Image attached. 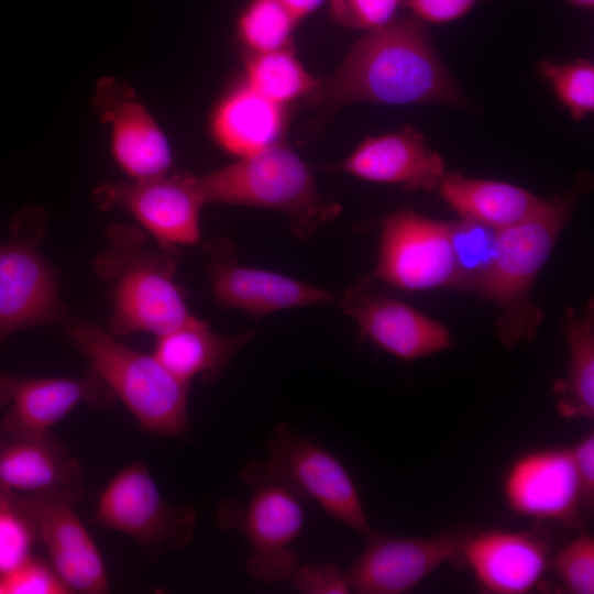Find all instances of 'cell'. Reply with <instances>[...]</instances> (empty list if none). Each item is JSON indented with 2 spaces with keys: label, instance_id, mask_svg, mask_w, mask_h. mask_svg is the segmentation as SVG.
Listing matches in <instances>:
<instances>
[{
  "label": "cell",
  "instance_id": "cell-22",
  "mask_svg": "<svg viewBox=\"0 0 594 594\" xmlns=\"http://www.w3.org/2000/svg\"><path fill=\"white\" fill-rule=\"evenodd\" d=\"M438 189L443 200L461 218L497 231L524 221L547 201L509 183L476 179L459 173L446 172Z\"/></svg>",
  "mask_w": 594,
  "mask_h": 594
},
{
  "label": "cell",
  "instance_id": "cell-34",
  "mask_svg": "<svg viewBox=\"0 0 594 594\" xmlns=\"http://www.w3.org/2000/svg\"><path fill=\"white\" fill-rule=\"evenodd\" d=\"M290 579L295 590L300 593H351L346 573L332 563L298 565Z\"/></svg>",
  "mask_w": 594,
  "mask_h": 594
},
{
  "label": "cell",
  "instance_id": "cell-25",
  "mask_svg": "<svg viewBox=\"0 0 594 594\" xmlns=\"http://www.w3.org/2000/svg\"><path fill=\"white\" fill-rule=\"evenodd\" d=\"M563 330L569 348L568 372L553 385L557 410L564 419L594 420V307L591 298L583 315L568 308Z\"/></svg>",
  "mask_w": 594,
  "mask_h": 594
},
{
  "label": "cell",
  "instance_id": "cell-33",
  "mask_svg": "<svg viewBox=\"0 0 594 594\" xmlns=\"http://www.w3.org/2000/svg\"><path fill=\"white\" fill-rule=\"evenodd\" d=\"M403 0H330V14L339 23L353 29L373 30L387 24Z\"/></svg>",
  "mask_w": 594,
  "mask_h": 594
},
{
  "label": "cell",
  "instance_id": "cell-19",
  "mask_svg": "<svg viewBox=\"0 0 594 594\" xmlns=\"http://www.w3.org/2000/svg\"><path fill=\"white\" fill-rule=\"evenodd\" d=\"M224 244L208 243L209 277L216 301L224 308L262 317L278 310L329 304L333 295L289 276L230 260Z\"/></svg>",
  "mask_w": 594,
  "mask_h": 594
},
{
  "label": "cell",
  "instance_id": "cell-7",
  "mask_svg": "<svg viewBox=\"0 0 594 594\" xmlns=\"http://www.w3.org/2000/svg\"><path fill=\"white\" fill-rule=\"evenodd\" d=\"M47 221L43 208L25 206L0 241V344L18 331L58 322L66 309L56 272L41 251Z\"/></svg>",
  "mask_w": 594,
  "mask_h": 594
},
{
  "label": "cell",
  "instance_id": "cell-37",
  "mask_svg": "<svg viewBox=\"0 0 594 594\" xmlns=\"http://www.w3.org/2000/svg\"><path fill=\"white\" fill-rule=\"evenodd\" d=\"M299 23L314 13L324 0H279Z\"/></svg>",
  "mask_w": 594,
  "mask_h": 594
},
{
  "label": "cell",
  "instance_id": "cell-18",
  "mask_svg": "<svg viewBox=\"0 0 594 594\" xmlns=\"http://www.w3.org/2000/svg\"><path fill=\"white\" fill-rule=\"evenodd\" d=\"M480 587L491 594H525L551 565L550 548L528 531L469 532L459 556Z\"/></svg>",
  "mask_w": 594,
  "mask_h": 594
},
{
  "label": "cell",
  "instance_id": "cell-17",
  "mask_svg": "<svg viewBox=\"0 0 594 594\" xmlns=\"http://www.w3.org/2000/svg\"><path fill=\"white\" fill-rule=\"evenodd\" d=\"M361 334L382 350L404 361H414L450 346V331L364 278L340 300Z\"/></svg>",
  "mask_w": 594,
  "mask_h": 594
},
{
  "label": "cell",
  "instance_id": "cell-12",
  "mask_svg": "<svg viewBox=\"0 0 594 594\" xmlns=\"http://www.w3.org/2000/svg\"><path fill=\"white\" fill-rule=\"evenodd\" d=\"M102 209L119 206L129 211L162 248L193 245L200 240V212L205 201L189 174L99 185L92 193Z\"/></svg>",
  "mask_w": 594,
  "mask_h": 594
},
{
  "label": "cell",
  "instance_id": "cell-3",
  "mask_svg": "<svg viewBox=\"0 0 594 594\" xmlns=\"http://www.w3.org/2000/svg\"><path fill=\"white\" fill-rule=\"evenodd\" d=\"M587 185L581 175L568 193L498 232L492 264L471 293L497 307L496 331L506 348L536 337L543 314L531 302L532 285Z\"/></svg>",
  "mask_w": 594,
  "mask_h": 594
},
{
  "label": "cell",
  "instance_id": "cell-35",
  "mask_svg": "<svg viewBox=\"0 0 594 594\" xmlns=\"http://www.w3.org/2000/svg\"><path fill=\"white\" fill-rule=\"evenodd\" d=\"M490 0H403L422 23H448L468 14L480 2Z\"/></svg>",
  "mask_w": 594,
  "mask_h": 594
},
{
  "label": "cell",
  "instance_id": "cell-36",
  "mask_svg": "<svg viewBox=\"0 0 594 594\" xmlns=\"http://www.w3.org/2000/svg\"><path fill=\"white\" fill-rule=\"evenodd\" d=\"M578 476L590 513L594 506V432L590 430L571 448Z\"/></svg>",
  "mask_w": 594,
  "mask_h": 594
},
{
  "label": "cell",
  "instance_id": "cell-30",
  "mask_svg": "<svg viewBox=\"0 0 594 594\" xmlns=\"http://www.w3.org/2000/svg\"><path fill=\"white\" fill-rule=\"evenodd\" d=\"M37 536L28 514L10 492L0 490V575L32 556Z\"/></svg>",
  "mask_w": 594,
  "mask_h": 594
},
{
  "label": "cell",
  "instance_id": "cell-4",
  "mask_svg": "<svg viewBox=\"0 0 594 594\" xmlns=\"http://www.w3.org/2000/svg\"><path fill=\"white\" fill-rule=\"evenodd\" d=\"M58 323L143 430L166 437H179L188 431L189 383L169 372L153 353L124 345L109 331L67 309Z\"/></svg>",
  "mask_w": 594,
  "mask_h": 594
},
{
  "label": "cell",
  "instance_id": "cell-23",
  "mask_svg": "<svg viewBox=\"0 0 594 594\" xmlns=\"http://www.w3.org/2000/svg\"><path fill=\"white\" fill-rule=\"evenodd\" d=\"M251 339L250 333L222 336L210 323L195 316L157 337L156 359L179 380L189 383L197 376L211 382L219 378L233 355Z\"/></svg>",
  "mask_w": 594,
  "mask_h": 594
},
{
  "label": "cell",
  "instance_id": "cell-1",
  "mask_svg": "<svg viewBox=\"0 0 594 594\" xmlns=\"http://www.w3.org/2000/svg\"><path fill=\"white\" fill-rule=\"evenodd\" d=\"M317 92L328 109L355 102L465 103L425 23L415 18L394 19L367 31Z\"/></svg>",
  "mask_w": 594,
  "mask_h": 594
},
{
  "label": "cell",
  "instance_id": "cell-6",
  "mask_svg": "<svg viewBox=\"0 0 594 594\" xmlns=\"http://www.w3.org/2000/svg\"><path fill=\"white\" fill-rule=\"evenodd\" d=\"M241 475L252 487L251 498L244 508L234 502L222 503L218 522L244 535L251 550L245 566L253 579L286 581L299 565L292 543L305 522L301 499L272 479L257 460L250 461Z\"/></svg>",
  "mask_w": 594,
  "mask_h": 594
},
{
  "label": "cell",
  "instance_id": "cell-16",
  "mask_svg": "<svg viewBox=\"0 0 594 594\" xmlns=\"http://www.w3.org/2000/svg\"><path fill=\"white\" fill-rule=\"evenodd\" d=\"M91 101L110 127L112 156L133 180L168 174L173 155L167 138L130 85L102 77Z\"/></svg>",
  "mask_w": 594,
  "mask_h": 594
},
{
  "label": "cell",
  "instance_id": "cell-2",
  "mask_svg": "<svg viewBox=\"0 0 594 594\" xmlns=\"http://www.w3.org/2000/svg\"><path fill=\"white\" fill-rule=\"evenodd\" d=\"M106 238L108 244L92 268L109 285L108 331L112 336L146 332L158 337L193 316L175 279L178 248L152 249L142 230L124 224L109 226Z\"/></svg>",
  "mask_w": 594,
  "mask_h": 594
},
{
  "label": "cell",
  "instance_id": "cell-9",
  "mask_svg": "<svg viewBox=\"0 0 594 594\" xmlns=\"http://www.w3.org/2000/svg\"><path fill=\"white\" fill-rule=\"evenodd\" d=\"M94 522L125 534L151 551L178 549L194 536L196 514L188 506L166 503L147 468L135 461L103 488Z\"/></svg>",
  "mask_w": 594,
  "mask_h": 594
},
{
  "label": "cell",
  "instance_id": "cell-15",
  "mask_svg": "<svg viewBox=\"0 0 594 594\" xmlns=\"http://www.w3.org/2000/svg\"><path fill=\"white\" fill-rule=\"evenodd\" d=\"M116 396L92 370L85 377H19L0 371L3 433L42 437L76 406H110Z\"/></svg>",
  "mask_w": 594,
  "mask_h": 594
},
{
  "label": "cell",
  "instance_id": "cell-28",
  "mask_svg": "<svg viewBox=\"0 0 594 594\" xmlns=\"http://www.w3.org/2000/svg\"><path fill=\"white\" fill-rule=\"evenodd\" d=\"M297 20L279 0H251L238 20L241 40L253 53L289 47Z\"/></svg>",
  "mask_w": 594,
  "mask_h": 594
},
{
  "label": "cell",
  "instance_id": "cell-27",
  "mask_svg": "<svg viewBox=\"0 0 594 594\" xmlns=\"http://www.w3.org/2000/svg\"><path fill=\"white\" fill-rule=\"evenodd\" d=\"M498 232L488 226L465 218L450 222L455 266L452 288L471 293L492 264Z\"/></svg>",
  "mask_w": 594,
  "mask_h": 594
},
{
  "label": "cell",
  "instance_id": "cell-8",
  "mask_svg": "<svg viewBox=\"0 0 594 594\" xmlns=\"http://www.w3.org/2000/svg\"><path fill=\"white\" fill-rule=\"evenodd\" d=\"M266 473L308 499L334 519L354 530H372L359 490L338 458L316 441L297 433L289 426H276L268 442Z\"/></svg>",
  "mask_w": 594,
  "mask_h": 594
},
{
  "label": "cell",
  "instance_id": "cell-5",
  "mask_svg": "<svg viewBox=\"0 0 594 594\" xmlns=\"http://www.w3.org/2000/svg\"><path fill=\"white\" fill-rule=\"evenodd\" d=\"M205 201L277 210L290 220L293 233L307 240L337 218L339 205L317 188L308 165L279 141L229 165L195 176Z\"/></svg>",
  "mask_w": 594,
  "mask_h": 594
},
{
  "label": "cell",
  "instance_id": "cell-39",
  "mask_svg": "<svg viewBox=\"0 0 594 594\" xmlns=\"http://www.w3.org/2000/svg\"><path fill=\"white\" fill-rule=\"evenodd\" d=\"M0 594H3V590H2V584H1V580H0Z\"/></svg>",
  "mask_w": 594,
  "mask_h": 594
},
{
  "label": "cell",
  "instance_id": "cell-10",
  "mask_svg": "<svg viewBox=\"0 0 594 594\" xmlns=\"http://www.w3.org/2000/svg\"><path fill=\"white\" fill-rule=\"evenodd\" d=\"M373 277L402 290L453 287L450 222L402 209L385 218Z\"/></svg>",
  "mask_w": 594,
  "mask_h": 594
},
{
  "label": "cell",
  "instance_id": "cell-14",
  "mask_svg": "<svg viewBox=\"0 0 594 594\" xmlns=\"http://www.w3.org/2000/svg\"><path fill=\"white\" fill-rule=\"evenodd\" d=\"M503 496L518 516L576 526L588 515L570 448H540L517 457L503 477Z\"/></svg>",
  "mask_w": 594,
  "mask_h": 594
},
{
  "label": "cell",
  "instance_id": "cell-38",
  "mask_svg": "<svg viewBox=\"0 0 594 594\" xmlns=\"http://www.w3.org/2000/svg\"><path fill=\"white\" fill-rule=\"evenodd\" d=\"M574 6H578V7H581V8H585V9H590V8H593L594 6V0H565Z\"/></svg>",
  "mask_w": 594,
  "mask_h": 594
},
{
  "label": "cell",
  "instance_id": "cell-13",
  "mask_svg": "<svg viewBox=\"0 0 594 594\" xmlns=\"http://www.w3.org/2000/svg\"><path fill=\"white\" fill-rule=\"evenodd\" d=\"M12 494L33 522L51 565L69 590L109 592L102 557L74 508L81 493Z\"/></svg>",
  "mask_w": 594,
  "mask_h": 594
},
{
  "label": "cell",
  "instance_id": "cell-24",
  "mask_svg": "<svg viewBox=\"0 0 594 594\" xmlns=\"http://www.w3.org/2000/svg\"><path fill=\"white\" fill-rule=\"evenodd\" d=\"M282 109L245 84L229 94L215 110L213 136L237 157L254 154L279 141Z\"/></svg>",
  "mask_w": 594,
  "mask_h": 594
},
{
  "label": "cell",
  "instance_id": "cell-21",
  "mask_svg": "<svg viewBox=\"0 0 594 594\" xmlns=\"http://www.w3.org/2000/svg\"><path fill=\"white\" fill-rule=\"evenodd\" d=\"M77 461L51 432L0 437V490L15 494L81 493Z\"/></svg>",
  "mask_w": 594,
  "mask_h": 594
},
{
  "label": "cell",
  "instance_id": "cell-32",
  "mask_svg": "<svg viewBox=\"0 0 594 594\" xmlns=\"http://www.w3.org/2000/svg\"><path fill=\"white\" fill-rule=\"evenodd\" d=\"M3 594L73 593L52 565L31 556L13 570L0 575Z\"/></svg>",
  "mask_w": 594,
  "mask_h": 594
},
{
  "label": "cell",
  "instance_id": "cell-29",
  "mask_svg": "<svg viewBox=\"0 0 594 594\" xmlns=\"http://www.w3.org/2000/svg\"><path fill=\"white\" fill-rule=\"evenodd\" d=\"M540 74L551 84L557 97L575 120L594 110V66L585 59L557 63L544 59Z\"/></svg>",
  "mask_w": 594,
  "mask_h": 594
},
{
  "label": "cell",
  "instance_id": "cell-31",
  "mask_svg": "<svg viewBox=\"0 0 594 594\" xmlns=\"http://www.w3.org/2000/svg\"><path fill=\"white\" fill-rule=\"evenodd\" d=\"M562 587L572 594L594 593V537L582 534L551 560Z\"/></svg>",
  "mask_w": 594,
  "mask_h": 594
},
{
  "label": "cell",
  "instance_id": "cell-20",
  "mask_svg": "<svg viewBox=\"0 0 594 594\" xmlns=\"http://www.w3.org/2000/svg\"><path fill=\"white\" fill-rule=\"evenodd\" d=\"M338 168L369 182L399 185L407 191L435 190L446 174L442 156L413 127L366 138Z\"/></svg>",
  "mask_w": 594,
  "mask_h": 594
},
{
  "label": "cell",
  "instance_id": "cell-11",
  "mask_svg": "<svg viewBox=\"0 0 594 594\" xmlns=\"http://www.w3.org/2000/svg\"><path fill=\"white\" fill-rule=\"evenodd\" d=\"M451 528L432 537H393L365 534L366 546L348 570L351 592L403 594L449 560L458 558L469 535Z\"/></svg>",
  "mask_w": 594,
  "mask_h": 594
},
{
  "label": "cell",
  "instance_id": "cell-26",
  "mask_svg": "<svg viewBox=\"0 0 594 594\" xmlns=\"http://www.w3.org/2000/svg\"><path fill=\"white\" fill-rule=\"evenodd\" d=\"M245 73V84L249 87L282 107L306 95L316 94L321 86L289 47L253 53L246 61Z\"/></svg>",
  "mask_w": 594,
  "mask_h": 594
}]
</instances>
